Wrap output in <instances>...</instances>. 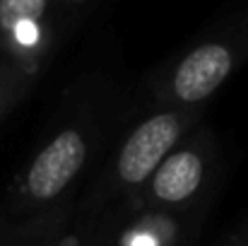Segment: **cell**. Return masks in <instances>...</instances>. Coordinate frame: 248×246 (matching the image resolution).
<instances>
[{
	"instance_id": "1",
	"label": "cell",
	"mask_w": 248,
	"mask_h": 246,
	"mask_svg": "<svg viewBox=\"0 0 248 246\" xmlns=\"http://www.w3.org/2000/svg\"><path fill=\"white\" fill-rule=\"evenodd\" d=\"M248 58V12L193 44L157 82V97L178 109H190L212 97L239 63Z\"/></svg>"
},
{
	"instance_id": "2",
	"label": "cell",
	"mask_w": 248,
	"mask_h": 246,
	"mask_svg": "<svg viewBox=\"0 0 248 246\" xmlns=\"http://www.w3.org/2000/svg\"><path fill=\"white\" fill-rule=\"evenodd\" d=\"M193 121L190 109H164L145 118L118 150L116 157V179L125 188H140L155 174V169L176 150V143Z\"/></svg>"
},
{
	"instance_id": "3",
	"label": "cell",
	"mask_w": 248,
	"mask_h": 246,
	"mask_svg": "<svg viewBox=\"0 0 248 246\" xmlns=\"http://www.w3.org/2000/svg\"><path fill=\"white\" fill-rule=\"evenodd\" d=\"M51 0H0V51L29 78L51 49Z\"/></svg>"
},
{
	"instance_id": "4",
	"label": "cell",
	"mask_w": 248,
	"mask_h": 246,
	"mask_svg": "<svg viewBox=\"0 0 248 246\" xmlns=\"http://www.w3.org/2000/svg\"><path fill=\"white\" fill-rule=\"evenodd\" d=\"M87 152H89L87 140L82 131L78 128H65L56 138H51L27 166L22 186L27 200L31 203L56 200L82 171Z\"/></svg>"
},
{
	"instance_id": "5",
	"label": "cell",
	"mask_w": 248,
	"mask_h": 246,
	"mask_svg": "<svg viewBox=\"0 0 248 246\" xmlns=\"http://www.w3.org/2000/svg\"><path fill=\"white\" fill-rule=\"evenodd\" d=\"M207 174L205 150L198 145H183L173 150L142 186L145 198L155 208H178L188 203L202 186Z\"/></svg>"
},
{
	"instance_id": "6",
	"label": "cell",
	"mask_w": 248,
	"mask_h": 246,
	"mask_svg": "<svg viewBox=\"0 0 248 246\" xmlns=\"http://www.w3.org/2000/svg\"><path fill=\"white\" fill-rule=\"evenodd\" d=\"M173 225L166 222L164 217L155 222L147 220L130 232L128 246H173Z\"/></svg>"
},
{
	"instance_id": "7",
	"label": "cell",
	"mask_w": 248,
	"mask_h": 246,
	"mask_svg": "<svg viewBox=\"0 0 248 246\" xmlns=\"http://www.w3.org/2000/svg\"><path fill=\"white\" fill-rule=\"evenodd\" d=\"M27 80H29V75L22 73L15 63H10L7 58L0 61V118L15 104V99L19 97V92H22Z\"/></svg>"
}]
</instances>
